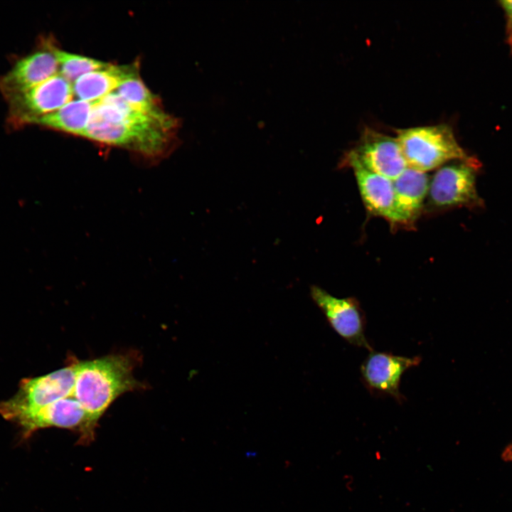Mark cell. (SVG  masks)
I'll use <instances>...</instances> for the list:
<instances>
[{"mask_svg":"<svg viewBox=\"0 0 512 512\" xmlns=\"http://www.w3.org/2000/svg\"><path fill=\"white\" fill-rule=\"evenodd\" d=\"M177 126L164 111L141 110L112 92L93 102L83 137L159 159L169 151Z\"/></svg>","mask_w":512,"mask_h":512,"instance_id":"1","label":"cell"},{"mask_svg":"<svg viewBox=\"0 0 512 512\" xmlns=\"http://www.w3.org/2000/svg\"><path fill=\"white\" fill-rule=\"evenodd\" d=\"M75 384L71 396L97 422L122 394L142 387L132 372L130 355L112 354L91 361H74Z\"/></svg>","mask_w":512,"mask_h":512,"instance_id":"2","label":"cell"},{"mask_svg":"<svg viewBox=\"0 0 512 512\" xmlns=\"http://www.w3.org/2000/svg\"><path fill=\"white\" fill-rule=\"evenodd\" d=\"M396 139L407 167L420 171H430L452 160H477L461 147L447 124L398 129Z\"/></svg>","mask_w":512,"mask_h":512,"instance_id":"3","label":"cell"},{"mask_svg":"<svg viewBox=\"0 0 512 512\" xmlns=\"http://www.w3.org/2000/svg\"><path fill=\"white\" fill-rule=\"evenodd\" d=\"M73 83L60 73L8 100L7 126L13 130L35 124L73 100Z\"/></svg>","mask_w":512,"mask_h":512,"instance_id":"4","label":"cell"},{"mask_svg":"<svg viewBox=\"0 0 512 512\" xmlns=\"http://www.w3.org/2000/svg\"><path fill=\"white\" fill-rule=\"evenodd\" d=\"M11 421L20 427L22 439H27L38 430L55 427L78 432L81 444L90 443L94 438L97 422L72 396L21 413Z\"/></svg>","mask_w":512,"mask_h":512,"instance_id":"5","label":"cell"},{"mask_svg":"<svg viewBox=\"0 0 512 512\" xmlns=\"http://www.w3.org/2000/svg\"><path fill=\"white\" fill-rule=\"evenodd\" d=\"M479 161H458L442 166L430 183L431 203L437 207H477L483 204L476 188Z\"/></svg>","mask_w":512,"mask_h":512,"instance_id":"6","label":"cell"},{"mask_svg":"<svg viewBox=\"0 0 512 512\" xmlns=\"http://www.w3.org/2000/svg\"><path fill=\"white\" fill-rule=\"evenodd\" d=\"M310 292L313 301L338 336L353 346L373 351L366 337V314L356 298H338L315 285L311 287Z\"/></svg>","mask_w":512,"mask_h":512,"instance_id":"7","label":"cell"},{"mask_svg":"<svg viewBox=\"0 0 512 512\" xmlns=\"http://www.w3.org/2000/svg\"><path fill=\"white\" fill-rule=\"evenodd\" d=\"M345 160L354 161L392 181L407 168L396 137L369 127L364 129L356 146L348 153Z\"/></svg>","mask_w":512,"mask_h":512,"instance_id":"8","label":"cell"},{"mask_svg":"<svg viewBox=\"0 0 512 512\" xmlns=\"http://www.w3.org/2000/svg\"><path fill=\"white\" fill-rule=\"evenodd\" d=\"M421 360L418 356L406 357L370 351L360 367L361 380L370 394L390 396L402 403L405 400L400 390L402 376L410 368L419 366Z\"/></svg>","mask_w":512,"mask_h":512,"instance_id":"9","label":"cell"},{"mask_svg":"<svg viewBox=\"0 0 512 512\" xmlns=\"http://www.w3.org/2000/svg\"><path fill=\"white\" fill-rule=\"evenodd\" d=\"M39 48L16 60L0 77V93L5 100L26 91L57 74L59 65L50 40L41 39Z\"/></svg>","mask_w":512,"mask_h":512,"instance_id":"10","label":"cell"},{"mask_svg":"<svg viewBox=\"0 0 512 512\" xmlns=\"http://www.w3.org/2000/svg\"><path fill=\"white\" fill-rule=\"evenodd\" d=\"M430 183L426 172L408 167L393 181L395 223H410L417 218L429 192Z\"/></svg>","mask_w":512,"mask_h":512,"instance_id":"11","label":"cell"},{"mask_svg":"<svg viewBox=\"0 0 512 512\" xmlns=\"http://www.w3.org/2000/svg\"><path fill=\"white\" fill-rule=\"evenodd\" d=\"M138 63L108 66L89 72L73 83L74 94L80 100L95 102L117 90L129 78L139 75Z\"/></svg>","mask_w":512,"mask_h":512,"instance_id":"12","label":"cell"},{"mask_svg":"<svg viewBox=\"0 0 512 512\" xmlns=\"http://www.w3.org/2000/svg\"><path fill=\"white\" fill-rule=\"evenodd\" d=\"M346 161L353 170L361 196L368 210L395 223L393 181L365 169L354 161Z\"/></svg>","mask_w":512,"mask_h":512,"instance_id":"13","label":"cell"},{"mask_svg":"<svg viewBox=\"0 0 512 512\" xmlns=\"http://www.w3.org/2000/svg\"><path fill=\"white\" fill-rule=\"evenodd\" d=\"M92 106L93 102L82 100H72L58 110L39 118L35 124L83 137Z\"/></svg>","mask_w":512,"mask_h":512,"instance_id":"14","label":"cell"},{"mask_svg":"<svg viewBox=\"0 0 512 512\" xmlns=\"http://www.w3.org/2000/svg\"><path fill=\"white\" fill-rule=\"evenodd\" d=\"M53 52L59 65L60 74L73 83L89 72L108 66L110 63L60 50L52 46Z\"/></svg>","mask_w":512,"mask_h":512,"instance_id":"15","label":"cell"},{"mask_svg":"<svg viewBox=\"0 0 512 512\" xmlns=\"http://www.w3.org/2000/svg\"><path fill=\"white\" fill-rule=\"evenodd\" d=\"M117 93L129 105L141 110L150 113L164 111L157 97H154L139 75L122 83Z\"/></svg>","mask_w":512,"mask_h":512,"instance_id":"16","label":"cell"},{"mask_svg":"<svg viewBox=\"0 0 512 512\" xmlns=\"http://www.w3.org/2000/svg\"><path fill=\"white\" fill-rule=\"evenodd\" d=\"M500 6L504 12L506 17V30L512 28V0H503L499 1Z\"/></svg>","mask_w":512,"mask_h":512,"instance_id":"17","label":"cell"},{"mask_svg":"<svg viewBox=\"0 0 512 512\" xmlns=\"http://www.w3.org/2000/svg\"><path fill=\"white\" fill-rule=\"evenodd\" d=\"M506 36H507V43L510 48V51L512 53V28L506 30Z\"/></svg>","mask_w":512,"mask_h":512,"instance_id":"18","label":"cell"}]
</instances>
